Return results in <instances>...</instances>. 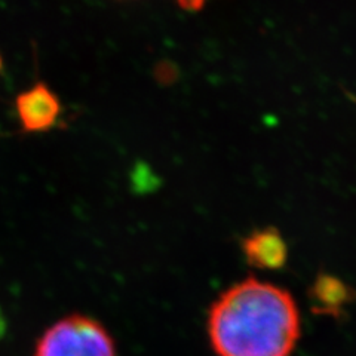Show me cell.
Here are the masks:
<instances>
[{
  "mask_svg": "<svg viewBox=\"0 0 356 356\" xmlns=\"http://www.w3.org/2000/svg\"><path fill=\"white\" fill-rule=\"evenodd\" d=\"M17 111L27 131H44L54 125L60 113L57 97L44 85H36L17 99Z\"/></svg>",
  "mask_w": 356,
  "mask_h": 356,
  "instance_id": "cell-3",
  "label": "cell"
},
{
  "mask_svg": "<svg viewBox=\"0 0 356 356\" xmlns=\"http://www.w3.org/2000/svg\"><path fill=\"white\" fill-rule=\"evenodd\" d=\"M0 65H2V60H0Z\"/></svg>",
  "mask_w": 356,
  "mask_h": 356,
  "instance_id": "cell-6",
  "label": "cell"
},
{
  "mask_svg": "<svg viewBox=\"0 0 356 356\" xmlns=\"http://www.w3.org/2000/svg\"><path fill=\"white\" fill-rule=\"evenodd\" d=\"M178 5H181L184 9H199L200 6L204 5L205 0H177Z\"/></svg>",
  "mask_w": 356,
  "mask_h": 356,
  "instance_id": "cell-5",
  "label": "cell"
},
{
  "mask_svg": "<svg viewBox=\"0 0 356 356\" xmlns=\"http://www.w3.org/2000/svg\"><path fill=\"white\" fill-rule=\"evenodd\" d=\"M207 331L217 356H289L300 336V314L286 289L248 277L213 303Z\"/></svg>",
  "mask_w": 356,
  "mask_h": 356,
  "instance_id": "cell-1",
  "label": "cell"
},
{
  "mask_svg": "<svg viewBox=\"0 0 356 356\" xmlns=\"http://www.w3.org/2000/svg\"><path fill=\"white\" fill-rule=\"evenodd\" d=\"M243 254L260 269H280L286 260V243L275 229H263L245 239Z\"/></svg>",
  "mask_w": 356,
  "mask_h": 356,
  "instance_id": "cell-4",
  "label": "cell"
},
{
  "mask_svg": "<svg viewBox=\"0 0 356 356\" xmlns=\"http://www.w3.org/2000/svg\"><path fill=\"white\" fill-rule=\"evenodd\" d=\"M33 356H118V346L103 322L70 314L42 331Z\"/></svg>",
  "mask_w": 356,
  "mask_h": 356,
  "instance_id": "cell-2",
  "label": "cell"
}]
</instances>
